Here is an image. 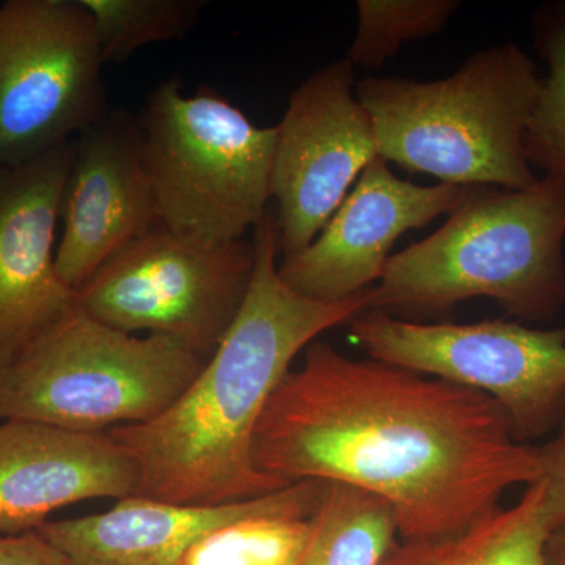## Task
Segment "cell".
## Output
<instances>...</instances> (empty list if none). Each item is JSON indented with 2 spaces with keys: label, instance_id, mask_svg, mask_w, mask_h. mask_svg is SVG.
I'll return each instance as SVG.
<instances>
[{
  "label": "cell",
  "instance_id": "277c9868",
  "mask_svg": "<svg viewBox=\"0 0 565 565\" xmlns=\"http://www.w3.org/2000/svg\"><path fill=\"white\" fill-rule=\"evenodd\" d=\"M537 65L515 43L475 52L445 79L367 76L356 82L377 152L441 184L530 188L525 132L542 90Z\"/></svg>",
  "mask_w": 565,
  "mask_h": 565
},
{
  "label": "cell",
  "instance_id": "3957f363",
  "mask_svg": "<svg viewBox=\"0 0 565 565\" xmlns=\"http://www.w3.org/2000/svg\"><path fill=\"white\" fill-rule=\"evenodd\" d=\"M565 185H470L444 226L390 256L367 310L440 316L492 299L516 322H550L565 307Z\"/></svg>",
  "mask_w": 565,
  "mask_h": 565
},
{
  "label": "cell",
  "instance_id": "5bb4252c",
  "mask_svg": "<svg viewBox=\"0 0 565 565\" xmlns=\"http://www.w3.org/2000/svg\"><path fill=\"white\" fill-rule=\"evenodd\" d=\"M74 140L24 166L0 167V356L7 359L76 305L54 252Z\"/></svg>",
  "mask_w": 565,
  "mask_h": 565
},
{
  "label": "cell",
  "instance_id": "44dd1931",
  "mask_svg": "<svg viewBox=\"0 0 565 565\" xmlns=\"http://www.w3.org/2000/svg\"><path fill=\"white\" fill-rule=\"evenodd\" d=\"M310 519L258 515L206 535L184 565H292L310 534Z\"/></svg>",
  "mask_w": 565,
  "mask_h": 565
},
{
  "label": "cell",
  "instance_id": "9a60e30c",
  "mask_svg": "<svg viewBox=\"0 0 565 565\" xmlns=\"http://www.w3.org/2000/svg\"><path fill=\"white\" fill-rule=\"evenodd\" d=\"M136 490V467L109 433L0 419V535L33 533L65 505Z\"/></svg>",
  "mask_w": 565,
  "mask_h": 565
},
{
  "label": "cell",
  "instance_id": "4fadbf2b",
  "mask_svg": "<svg viewBox=\"0 0 565 565\" xmlns=\"http://www.w3.org/2000/svg\"><path fill=\"white\" fill-rule=\"evenodd\" d=\"M326 482L300 481L277 492L218 505L118 500L103 514L47 520L36 530L71 565H184L189 552L223 526L258 515L310 519Z\"/></svg>",
  "mask_w": 565,
  "mask_h": 565
},
{
  "label": "cell",
  "instance_id": "2e32d148",
  "mask_svg": "<svg viewBox=\"0 0 565 565\" xmlns=\"http://www.w3.org/2000/svg\"><path fill=\"white\" fill-rule=\"evenodd\" d=\"M555 531L542 481L527 486L519 503L498 508L460 533L397 541L381 565H548L546 544Z\"/></svg>",
  "mask_w": 565,
  "mask_h": 565
},
{
  "label": "cell",
  "instance_id": "9c48e42d",
  "mask_svg": "<svg viewBox=\"0 0 565 565\" xmlns=\"http://www.w3.org/2000/svg\"><path fill=\"white\" fill-rule=\"evenodd\" d=\"M82 0L0 3V167L35 161L111 110Z\"/></svg>",
  "mask_w": 565,
  "mask_h": 565
},
{
  "label": "cell",
  "instance_id": "5b68a950",
  "mask_svg": "<svg viewBox=\"0 0 565 565\" xmlns=\"http://www.w3.org/2000/svg\"><path fill=\"white\" fill-rule=\"evenodd\" d=\"M206 363L162 334L121 332L74 305L11 353L0 370V419L73 433L152 422Z\"/></svg>",
  "mask_w": 565,
  "mask_h": 565
},
{
  "label": "cell",
  "instance_id": "30bf717a",
  "mask_svg": "<svg viewBox=\"0 0 565 565\" xmlns=\"http://www.w3.org/2000/svg\"><path fill=\"white\" fill-rule=\"evenodd\" d=\"M355 85L345 58L322 66L289 95L275 126L273 196L285 258L313 243L379 156L373 120Z\"/></svg>",
  "mask_w": 565,
  "mask_h": 565
},
{
  "label": "cell",
  "instance_id": "6da1fadb",
  "mask_svg": "<svg viewBox=\"0 0 565 565\" xmlns=\"http://www.w3.org/2000/svg\"><path fill=\"white\" fill-rule=\"evenodd\" d=\"M270 396L253 438L259 473L281 484L338 482L392 505L401 541L445 537L541 479L486 394L316 340Z\"/></svg>",
  "mask_w": 565,
  "mask_h": 565
},
{
  "label": "cell",
  "instance_id": "7c38bea8",
  "mask_svg": "<svg viewBox=\"0 0 565 565\" xmlns=\"http://www.w3.org/2000/svg\"><path fill=\"white\" fill-rule=\"evenodd\" d=\"M55 267L73 291L107 259L158 225L137 117L111 109L74 140Z\"/></svg>",
  "mask_w": 565,
  "mask_h": 565
},
{
  "label": "cell",
  "instance_id": "ac0fdd59",
  "mask_svg": "<svg viewBox=\"0 0 565 565\" xmlns=\"http://www.w3.org/2000/svg\"><path fill=\"white\" fill-rule=\"evenodd\" d=\"M535 50L548 65L525 132L526 161L565 185V0L539 7Z\"/></svg>",
  "mask_w": 565,
  "mask_h": 565
},
{
  "label": "cell",
  "instance_id": "e0dca14e",
  "mask_svg": "<svg viewBox=\"0 0 565 565\" xmlns=\"http://www.w3.org/2000/svg\"><path fill=\"white\" fill-rule=\"evenodd\" d=\"M397 541L396 519L385 500L326 482L310 534L292 565H381Z\"/></svg>",
  "mask_w": 565,
  "mask_h": 565
},
{
  "label": "cell",
  "instance_id": "ffe728a7",
  "mask_svg": "<svg viewBox=\"0 0 565 565\" xmlns=\"http://www.w3.org/2000/svg\"><path fill=\"white\" fill-rule=\"evenodd\" d=\"M460 6L459 0H360L359 28L344 58L353 68H381L408 41L444 31Z\"/></svg>",
  "mask_w": 565,
  "mask_h": 565
},
{
  "label": "cell",
  "instance_id": "52a82bcc",
  "mask_svg": "<svg viewBox=\"0 0 565 565\" xmlns=\"http://www.w3.org/2000/svg\"><path fill=\"white\" fill-rule=\"evenodd\" d=\"M255 243L206 244L161 222L77 288L76 307L126 333L172 338L210 359L243 307Z\"/></svg>",
  "mask_w": 565,
  "mask_h": 565
},
{
  "label": "cell",
  "instance_id": "d4e9b609",
  "mask_svg": "<svg viewBox=\"0 0 565 565\" xmlns=\"http://www.w3.org/2000/svg\"><path fill=\"white\" fill-rule=\"evenodd\" d=\"M7 362V356H0V370H2L3 363Z\"/></svg>",
  "mask_w": 565,
  "mask_h": 565
},
{
  "label": "cell",
  "instance_id": "7402d4cb",
  "mask_svg": "<svg viewBox=\"0 0 565 565\" xmlns=\"http://www.w3.org/2000/svg\"><path fill=\"white\" fill-rule=\"evenodd\" d=\"M542 481L545 489L546 512L553 526L565 525V416L555 430V437L537 446Z\"/></svg>",
  "mask_w": 565,
  "mask_h": 565
},
{
  "label": "cell",
  "instance_id": "8992f818",
  "mask_svg": "<svg viewBox=\"0 0 565 565\" xmlns=\"http://www.w3.org/2000/svg\"><path fill=\"white\" fill-rule=\"evenodd\" d=\"M137 121L162 225L223 244L263 221L277 128H259L212 88L185 95L177 77L150 93Z\"/></svg>",
  "mask_w": 565,
  "mask_h": 565
},
{
  "label": "cell",
  "instance_id": "d6986e66",
  "mask_svg": "<svg viewBox=\"0 0 565 565\" xmlns=\"http://www.w3.org/2000/svg\"><path fill=\"white\" fill-rule=\"evenodd\" d=\"M90 11L104 65L122 63L134 52L191 32L203 0H82Z\"/></svg>",
  "mask_w": 565,
  "mask_h": 565
},
{
  "label": "cell",
  "instance_id": "603a6c76",
  "mask_svg": "<svg viewBox=\"0 0 565 565\" xmlns=\"http://www.w3.org/2000/svg\"><path fill=\"white\" fill-rule=\"evenodd\" d=\"M0 565H71L70 561L36 531L0 535Z\"/></svg>",
  "mask_w": 565,
  "mask_h": 565
},
{
  "label": "cell",
  "instance_id": "ba28073f",
  "mask_svg": "<svg viewBox=\"0 0 565 565\" xmlns=\"http://www.w3.org/2000/svg\"><path fill=\"white\" fill-rule=\"evenodd\" d=\"M351 338L371 360L475 390L500 405L519 444L555 433L565 416V329L522 322H416L366 310Z\"/></svg>",
  "mask_w": 565,
  "mask_h": 565
},
{
  "label": "cell",
  "instance_id": "8fae6325",
  "mask_svg": "<svg viewBox=\"0 0 565 565\" xmlns=\"http://www.w3.org/2000/svg\"><path fill=\"white\" fill-rule=\"evenodd\" d=\"M463 185H418L401 180L381 156L367 163L318 237L278 274L300 296L343 302L381 280L390 250L403 234L422 230L462 203Z\"/></svg>",
  "mask_w": 565,
  "mask_h": 565
},
{
  "label": "cell",
  "instance_id": "cb8c5ba5",
  "mask_svg": "<svg viewBox=\"0 0 565 565\" xmlns=\"http://www.w3.org/2000/svg\"><path fill=\"white\" fill-rule=\"evenodd\" d=\"M546 564L565 565V525L556 527L546 544Z\"/></svg>",
  "mask_w": 565,
  "mask_h": 565
},
{
  "label": "cell",
  "instance_id": "7a4b0ae2",
  "mask_svg": "<svg viewBox=\"0 0 565 565\" xmlns=\"http://www.w3.org/2000/svg\"><path fill=\"white\" fill-rule=\"evenodd\" d=\"M253 232L247 296L195 381L152 422L109 430L136 467V497L218 505L288 487L259 473L253 462L264 408L300 352L370 307L373 288L334 303L292 291L278 274L275 212L267 211Z\"/></svg>",
  "mask_w": 565,
  "mask_h": 565
}]
</instances>
